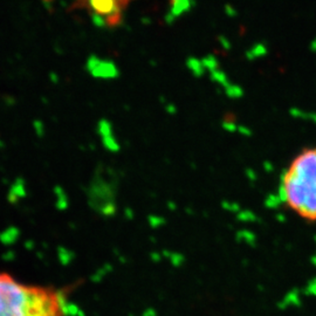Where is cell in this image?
Instances as JSON below:
<instances>
[{
    "label": "cell",
    "instance_id": "6da1fadb",
    "mask_svg": "<svg viewBox=\"0 0 316 316\" xmlns=\"http://www.w3.org/2000/svg\"><path fill=\"white\" fill-rule=\"evenodd\" d=\"M62 294L0 272V316H65Z\"/></svg>",
    "mask_w": 316,
    "mask_h": 316
},
{
    "label": "cell",
    "instance_id": "7a4b0ae2",
    "mask_svg": "<svg viewBox=\"0 0 316 316\" xmlns=\"http://www.w3.org/2000/svg\"><path fill=\"white\" fill-rule=\"evenodd\" d=\"M281 196L298 217L316 220V148L301 151L281 180Z\"/></svg>",
    "mask_w": 316,
    "mask_h": 316
},
{
    "label": "cell",
    "instance_id": "3957f363",
    "mask_svg": "<svg viewBox=\"0 0 316 316\" xmlns=\"http://www.w3.org/2000/svg\"><path fill=\"white\" fill-rule=\"evenodd\" d=\"M135 0H74L71 8L83 11L96 25L116 28L122 24L124 14Z\"/></svg>",
    "mask_w": 316,
    "mask_h": 316
}]
</instances>
